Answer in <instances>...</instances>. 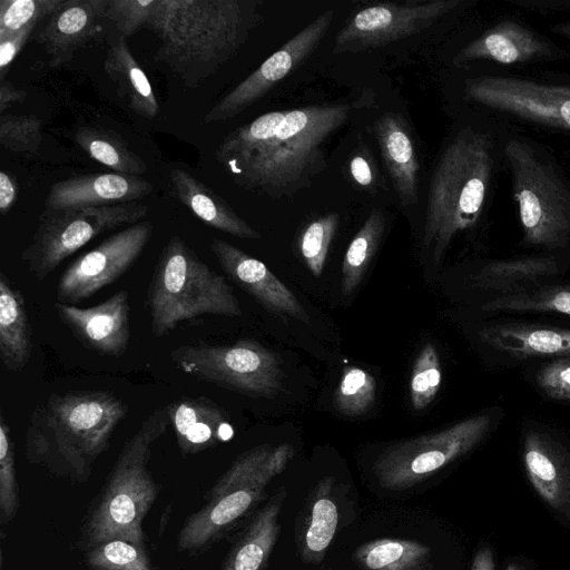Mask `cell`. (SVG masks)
Wrapping results in <instances>:
<instances>
[{"instance_id": "60d3db41", "label": "cell", "mask_w": 570, "mask_h": 570, "mask_svg": "<svg viewBox=\"0 0 570 570\" xmlns=\"http://www.w3.org/2000/svg\"><path fill=\"white\" fill-rule=\"evenodd\" d=\"M159 0H108L106 19L129 37L148 28Z\"/></svg>"}, {"instance_id": "5bb4252c", "label": "cell", "mask_w": 570, "mask_h": 570, "mask_svg": "<svg viewBox=\"0 0 570 570\" xmlns=\"http://www.w3.org/2000/svg\"><path fill=\"white\" fill-rule=\"evenodd\" d=\"M473 1L430 0L380 2L354 12L337 32L334 52L360 51L389 45L430 28Z\"/></svg>"}, {"instance_id": "484cf974", "label": "cell", "mask_w": 570, "mask_h": 570, "mask_svg": "<svg viewBox=\"0 0 570 570\" xmlns=\"http://www.w3.org/2000/svg\"><path fill=\"white\" fill-rule=\"evenodd\" d=\"M31 326L22 293L0 274V357L10 372L21 371L30 361Z\"/></svg>"}, {"instance_id": "44dd1931", "label": "cell", "mask_w": 570, "mask_h": 570, "mask_svg": "<svg viewBox=\"0 0 570 570\" xmlns=\"http://www.w3.org/2000/svg\"><path fill=\"white\" fill-rule=\"evenodd\" d=\"M108 0H66L46 19L35 40L51 67L69 62L73 53L100 33Z\"/></svg>"}, {"instance_id": "8fae6325", "label": "cell", "mask_w": 570, "mask_h": 570, "mask_svg": "<svg viewBox=\"0 0 570 570\" xmlns=\"http://www.w3.org/2000/svg\"><path fill=\"white\" fill-rule=\"evenodd\" d=\"M170 357L187 375L245 395L272 397L282 387L279 360L253 340L232 345H183L173 350Z\"/></svg>"}, {"instance_id": "f1b7e54d", "label": "cell", "mask_w": 570, "mask_h": 570, "mask_svg": "<svg viewBox=\"0 0 570 570\" xmlns=\"http://www.w3.org/2000/svg\"><path fill=\"white\" fill-rule=\"evenodd\" d=\"M559 272L558 261L552 255L528 256L491 261L473 276L474 286L503 294L524 289V286Z\"/></svg>"}, {"instance_id": "ffe728a7", "label": "cell", "mask_w": 570, "mask_h": 570, "mask_svg": "<svg viewBox=\"0 0 570 570\" xmlns=\"http://www.w3.org/2000/svg\"><path fill=\"white\" fill-rule=\"evenodd\" d=\"M154 190L140 176L118 173L78 175L55 183L46 209L105 207L135 203Z\"/></svg>"}, {"instance_id": "9a60e30c", "label": "cell", "mask_w": 570, "mask_h": 570, "mask_svg": "<svg viewBox=\"0 0 570 570\" xmlns=\"http://www.w3.org/2000/svg\"><path fill=\"white\" fill-rule=\"evenodd\" d=\"M151 234V223L139 222L79 256L59 278L57 302L73 305L114 283L134 265Z\"/></svg>"}, {"instance_id": "2e32d148", "label": "cell", "mask_w": 570, "mask_h": 570, "mask_svg": "<svg viewBox=\"0 0 570 570\" xmlns=\"http://www.w3.org/2000/svg\"><path fill=\"white\" fill-rule=\"evenodd\" d=\"M334 19L326 10L286 41L205 115L206 124L234 118L263 98L275 85L303 65L325 38Z\"/></svg>"}, {"instance_id": "d6a6232c", "label": "cell", "mask_w": 570, "mask_h": 570, "mask_svg": "<svg viewBox=\"0 0 570 570\" xmlns=\"http://www.w3.org/2000/svg\"><path fill=\"white\" fill-rule=\"evenodd\" d=\"M91 570H156L145 546L114 539L86 550Z\"/></svg>"}, {"instance_id": "f35d334b", "label": "cell", "mask_w": 570, "mask_h": 570, "mask_svg": "<svg viewBox=\"0 0 570 570\" xmlns=\"http://www.w3.org/2000/svg\"><path fill=\"white\" fill-rule=\"evenodd\" d=\"M66 0H1L0 37L37 26L58 10Z\"/></svg>"}, {"instance_id": "d6986e66", "label": "cell", "mask_w": 570, "mask_h": 570, "mask_svg": "<svg viewBox=\"0 0 570 570\" xmlns=\"http://www.w3.org/2000/svg\"><path fill=\"white\" fill-rule=\"evenodd\" d=\"M524 471L538 495L570 522V452L544 432L528 431L523 439Z\"/></svg>"}, {"instance_id": "9c48e42d", "label": "cell", "mask_w": 570, "mask_h": 570, "mask_svg": "<svg viewBox=\"0 0 570 570\" xmlns=\"http://www.w3.org/2000/svg\"><path fill=\"white\" fill-rule=\"evenodd\" d=\"M293 455L292 445H257L242 453L206 493V503L186 518L177 550L197 556L209 550L262 498L269 480Z\"/></svg>"}, {"instance_id": "4316f807", "label": "cell", "mask_w": 570, "mask_h": 570, "mask_svg": "<svg viewBox=\"0 0 570 570\" xmlns=\"http://www.w3.org/2000/svg\"><path fill=\"white\" fill-rule=\"evenodd\" d=\"M104 69L130 109L146 119L155 118L159 104L145 71L120 37L107 51Z\"/></svg>"}, {"instance_id": "ba28073f", "label": "cell", "mask_w": 570, "mask_h": 570, "mask_svg": "<svg viewBox=\"0 0 570 570\" xmlns=\"http://www.w3.org/2000/svg\"><path fill=\"white\" fill-rule=\"evenodd\" d=\"M146 303L150 330L156 337L167 335L181 322L203 315H242L227 279L177 235L169 238L158 257Z\"/></svg>"}, {"instance_id": "83f0119b", "label": "cell", "mask_w": 570, "mask_h": 570, "mask_svg": "<svg viewBox=\"0 0 570 570\" xmlns=\"http://www.w3.org/2000/svg\"><path fill=\"white\" fill-rule=\"evenodd\" d=\"M283 497L271 500L250 521L229 550L220 570H263L279 531Z\"/></svg>"}, {"instance_id": "4fadbf2b", "label": "cell", "mask_w": 570, "mask_h": 570, "mask_svg": "<svg viewBox=\"0 0 570 570\" xmlns=\"http://www.w3.org/2000/svg\"><path fill=\"white\" fill-rule=\"evenodd\" d=\"M491 424L489 414H478L441 431L399 442L377 458L374 473L387 489L413 485L472 450Z\"/></svg>"}, {"instance_id": "7402d4cb", "label": "cell", "mask_w": 570, "mask_h": 570, "mask_svg": "<svg viewBox=\"0 0 570 570\" xmlns=\"http://www.w3.org/2000/svg\"><path fill=\"white\" fill-rule=\"evenodd\" d=\"M166 407L177 445L184 455L214 448L233 435L228 413L206 396H183Z\"/></svg>"}, {"instance_id": "b9f144b4", "label": "cell", "mask_w": 570, "mask_h": 570, "mask_svg": "<svg viewBox=\"0 0 570 570\" xmlns=\"http://www.w3.org/2000/svg\"><path fill=\"white\" fill-rule=\"evenodd\" d=\"M337 509L330 499L317 500L312 510L311 524L305 535L309 551L321 552L331 543L337 525Z\"/></svg>"}, {"instance_id": "1f68e13d", "label": "cell", "mask_w": 570, "mask_h": 570, "mask_svg": "<svg viewBox=\"0 0 570 570\" xmlns=\"http://www.w3.org/2000/svg\"><path fill=\"white\" fill-rule=\"evenodd\" d=\"M483 311L547 312L570 316V285L541 286L501 294Z\"/></svg>"}, {"instance_id": "f907efd6", "label": "cell", "mask_w": 570, "mask_h": 570, "mask_svg": "<svg viewBox=\"0 0 570 570\" xmlns=\"http://www.w3.org/2000/svg\"><path fill=\"white\" fill-rule=\"evenodd\" d=\"M548 29L553 35L570 41V20L551 23Z\"/></svg>"}, {"instance_id": "ac0fdd59", "label": "cell", "mask_w": 570, "mask_h": 570, "mask_svg": "<svg viewBox=\"0 0 570 570\" xmlns=\"http://www.w3.org/2000/svg\"><path fill=\"white\" fill-rule=\"evenodd\" d=\"M209 247L229 278L264 307L305 324L311 323L308 314L293 292L263 262L223 239H213Z\"/></svg>"}, {"instance_id": "7c38bea8", "label": "cell", "mask_w": 570, "mask_h": 570, "mask_svg": "<svg viewBox=\"0 0 570 570\" xmlns=\"http://www.w3.org/2000/svg\"><path fill=\"white\" fill-rule=\"evenodd\" d=\"M570 60V51L517 16H500L453 53L461 72H515L529 66Z\"/></svg>"}, {"instance_id": "c3c4849f", "label": "cell", "mask_w": 570, "mask_h": 570, "mask_svg": "<svg viewBox=\"0 0 570 570\" xmlns=\"http://www.w3.org/2000/svg\"><path fill=\"white\" fill-rule=\"evenodd\" d=\"M27 97V92L23 89L16 88L9 80L1 79L0 83V114L4 115V111L10 105L14 102H22Z\"/></svg>"}, {"instance_id": "816d5d0a", "label": "cell", "mask_w": 570, "mask_h": 570, "mask_svg": "<svg viewBox=\"0 0 570 570\" xmlns=\"http://www.w3.org/2000/svg\"><path fill=\"white\" fill-rule=\"evenodd\" d=\"M505 570H522L519 564L517 563H509L505 568Z\"/></svg>"}, {"instance_id": "d590c367", "label": "cell", "mask_w": 570, "mask_h": 570, "mask_svg": "<svg viewBox=\"0 0 570 570\" xmlns=\"http://www.w3.org/2000/svg\"><path fill=\"white\" fill-rule=\"evenodd\" d=\"M20 507L19 487L14 464V444L11 430L0 416V522L10 523Z\"/></svg>"}, {"instance_id": "cb8c5ba5", "label": "cell", "mask_w": 570, "mask_h": 570, "mask_svg": "<svg viewBox=\"0 0 570 570\" xmlns=\"http://www.w3.org/2000/svg\"><path fill=\"white\" fill-rule=\"evenodd\" d=\"M170 185L175 197L204 224L243 239L262 237L223 197L187 170L173 169Z\"/></svg>"}, {"instance_id": "bcb514c9", "label": "cell", "mask_w": 570, "mask_h": 570, "mask_svg": "<svg viewBox=\"0 0 570 570\" xmlns=\"http://www.w3.org/2000/svg\"><path fill=\"white\" fill-rule=\"evenodd\" d=\"M510 6L539 14L570 12V0H505Z\"/></svg>"}, {"instance_id": "e575fe53", "label": "cell", "mask_w": 570, "mask_h": 570, "mask_svg": "<svg viewBox=\"0 0 570 570\" xmlns=\"http://www.w3.org/2000/svg\"><path fill=\"white\" fill-rule=\"evenodd\" d=\"M337 213L322 215L304 227L299 236V250L309 272L320 277L332 239L338 227Z\"/></svg>"}, {"instance_id": "e0dca14e", "label": "cell", "mask_w": 570, "mask_h": 570, "mask_svg": "<svg viewBox=\"0 0 570 570\" xmlns=\"http://www.w3.org/2000/svg\"><path fill=\"white\" fill-rule=\"evenodd\" d=\"M60 321L86 348L105 356L122 355L129 344V297L121 289L91 307L56 302Z\"/></svg>"}, {"instance_id": "f6af8a7d", "label": "cell", "mask_w": 570, "mask_h": 570, "mask_svg": "<svg viewBox=\"0 0 570 570\" xmlns=\"http://www.w3.org/2000/svg\"><path fill=\"white\" fill-rule=\"evenodd\" d=\"M348 171L356 185L368 189L376 186L374 166L365 153L355 154L350 159Z\"/></svg>"}, {"instance_id": "30bf717a", "label": "cell", "mask_w": 570, "mask_h": 570, "mask_svg": "<svg viewBox=\"0 0 570 570\" xmlns=\"http://www.w3.org/2000/svg\"><path fill=\"white\" fill-rule=\"evenodd\" d=\"M148 206L138 202L105 207L45 209L20 254L31 275L47 278L67 257L98 235L139 223Z\"/></svg>"}, {"instance_id": "ab89813d", "label": "cell", "mask_w": 570, "mask_h": 570, "mask_svg": "<svg viewBox=\"0 0 570 570\" xmlns=\"http://www.w3.org/2000/svg\"><path fill=\"white\" fill-rule=\"evenodd\" d=\"M42 141L40 120L35 116L1 115L0 144L23 155H33Z\"/></svg>"}, {"instance_id": "52a82bcc", "label": "cell", "mask_w": 570, "mask_h": 570, "mask_svg": "<svg viewBox=\"0 0 570 570\" xmlns=\"http://www.w3.org/2000/svg\"><path fill=\"white\" fill-rule=\"evenodd\" d=\"M458 97L471 111L509 128L521 125L570 137V76L463 72Z\"/></svg>"}, {"instance_id": "74e56055", "label": "cell", "mask_w": 570, "mask_h": 570, "mask_svg": "<svg viewBox=\"0 0 570 570\" xmlns=\"http://www.w3.org/2000/svg\"><path fill=\"white\" fill-rule=\"evenodd\" d=\"M442 381L438 352L426 344L413 364L410 381V399L414 410L425 409L436 396Z\"/></svg>"}, {"instance_id": "7bdbcfd3", "label": "cell", "mask_w": 570, "mask_h": 570, "mask_svg": "<svg viewBox=\"0 0 570 570\" xmlns=\"http://www.w3.org/2000/svg\"><path fill=\"white\" fill-rule=\"evenodd\" d=\"M535 382L551 399L570 402V357L558 358L541 366L535 374Z\"/></svg>"}, {"instance_id": "f546056e", "label": "cell", "mask_w": 570, "mask_h": 570, "mask_svg": "<svg viewBox=\"0 0 570 570\" xmlns=\"http://www.w3.org/2000/svg\"><path fill=\"white\" fill-rule=\"evenodd\" d=\"M77 144L96 161L118 174L139 176L147 171L144 160L115 132L96 127H80Z\"/></svg>"}, {"instance_id": "8d00e7d4", "label": "cell", "mask_w": 570, "mask_h": 570, "mask_svg": "<svg viewBox=\"0 0 570 570\" xmlns=\"http://www.w3.org/2000/svg\"><path fill=\"white\" fill-rule=\"evenodd\" d=\"M428 550L415 542L381 540L362 551V560L370 570H402L423 560Z\"/></svg>"}, {"instance_id": "277c9868", "label": "cell", "mask_w": 570, "mask_h": 570, "mask_svg": "<svg viewBox=\"0 0 570 570\" xmlns=\"http://www.w3.org/2000/svg\"><path fill=\"white\" fill-rule=\"evenodd\" d=\"M259 1L159 0L147 29L157 57L194 88L228 61L257 27Z\"/></svg>"}, {"instance_id": "6da1fadb", "label": "cell", "mask_w": 570, "mask_h": 570, "mask_svg": "<svg viewBox=\"0 0 570 570\" xmlns=\"http://www.w3.org/2000/svg\"><path fill=\"white\" fill-rule=\"evenodd\" d=\"M372 97L269 111L229 132L216 150L234 180L273 199L307 188L326 166L325 144Z\"/></svg>"}, {"instance_id": "4dcf8cb0", "label": "cell", "mask_w": 570, "mask_h": 570, "mask_svg": "<svg viewBox=\"0 0 570 570\" xmlns=\"http://www.w3.org/2000/svg\"><path fill=\"white\" fill-rule=\"evenodd\" d=\"M384 227L383 213L380 209H373L351 240L342 264L341 289L343 294H352L361 283L380 244Z\"/></svg>"}, {"instance_id": "8992f818", "label": "cell", "mask_w": 570, "mask_h": 570, "mask_svg": "<svg viewBox=\"0 0 570 570\" xmlns=\"http://www.w3.org/2000/svg\"><path fill=\"white\" fill-rule=\"evenodd\" d=\"M504 167L522 244L557 252L570 246V177L543 144L509 128L503 141Z\"/></svg>"}, {"instance_id": "7a4b0ae2", "label": "cell", "mask_w": 570, "mask_h": 570, "mask_svg": "<svg viewBox=\"0 0 570 570\" xmlns=\"http://www.w3.org/2000/svg\"><path fill=\"white\" fill-rule=\"evenodd\" d=\"M509 127L470 116L453 132L433 170L428 193L424 245L440 264L453 239L481 226L504 167Z\"/></svg>"}, {"instance_id": "7dc6e473", "label": "cell", "mask_w": 570, "mask_h": 570, "mask_svg": "<svg viewBox=\"0 0 570 570\" xmlns=\"http://www.w3.org/2000/svg\"><path fill=\"white\" fill-rule=\"evenodd\" d=\"M18 183L16 178L7 173H0V212L6 215L13 206L18 197Z\"/></svg>"}, {"instance_id": "ee69618b", "label": "cell", "mask_w": 570, "mask_h": 570, "mask_svg": "<svg viewBox=\"0 0 570 570\" xmlns=\"http://www.w3.org/2000/svg\"><path fill=\"white\" fill-rule=\"evenodd\" d=\"M37 26L27 27L18 32L0 37V80L4 79L9 68Z\"/></svg>"}, {"instance_id": "681fc988", "label": "cell", "mask_w": 570, "mask_h": 570, "mask_svg": "<svg viewBox=\"0 0 570 570\" xmlns=\"http://www.w3.org/2000/svg\"><path fill=\"white\" fill-rule=\"evenodd\" d=\"M471 570H494L493 553L490 548L484 547L476 552Z\"/></svg>"}, {"instance_id": "836d02e7", "label": "cell", "mask_w": 570, "mask_h": 570, "mask_svg": "<svg viewBox=\"0 0 570 570\" xmlns=\"http://www.w3.org/2000/svg\"><path fill=\"white\" fill-rule=\"evenodd\" d=\"M375 391V379L368 372L355 366L345 367L334 393V406L346 416L362 415L372 407Z\"/></svg>"}, {"instance_id": "603a6c76", "label": "cell", "mask_w": 570, "mask_h": 570, "mask_svg": "<svg viewBox=\"0 0 570 570\" xmlns=\"http://www.w3.org/2000/svg\"><path fill=\"white\" fill-rule=\"evenodd\" d=\"M373 134L401 204H417L420 164L404 118L385 112L374 121Z\"/></svg>"}, {"instance_id": "3957f363", "label": "cell", "mask_w": 570, "mask_h": 570, "mask_svg": "<svg viewBox=\"0 0 570 570\" xmlns=\"http://www.w3.org/2000/svg\"><path fill=\"white\" fill-rule=\"evenodd\" d=\"M127 413L128 405L108 391L53 393L31 412L26 458L55 476L85 483Z\"/></svg>"}, {"instance_id": "5b68a950", "label": "cell", "mask_w": 570, "mask_h": 570, "mask_svg": "<svg viewBox=\"0 0 570 570\" xmlns=\"http://www.w3.org/2000/svg\"><path fill=\"white\" fill-rule=\"evenodd\" d=\"M169 424L167 407H159L126 441L82 522V549L114 539L145 546L142 523L160 491L148 462Z\"/></svg>"}, {"instance_id": "d4e9b609", "label": "cell", "mask_w": 570, "mask_h": 570, "mask_svg": "<svg viewBox=\"0 0 570 570\" xmlns=\"http://www.w3.org/2000/svg\"><path fill=\"white\" fill-rule=\"evenodd\" d=\"M480 338L513 357L570 356V330L527 324L487 326Z\"/></svg>"}]
</instances>
